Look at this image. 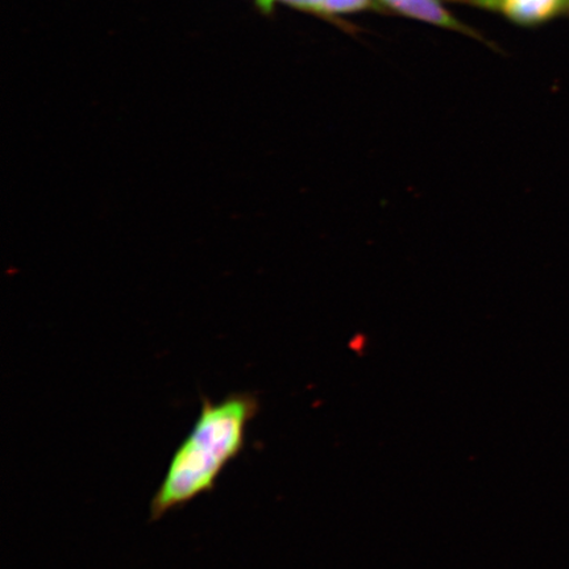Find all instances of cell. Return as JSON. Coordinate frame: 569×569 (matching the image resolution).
I'll use <instances>...</instances> for the list:
<instances>
[{"instance_id": "cell-1", "label": "cell", "mask_w": 569, "mask_h": 569, "mask_svg": "<svg viewBox=\"0 0 569 569\" xmlns=\"http://www.w3.org/2000/svg\"><path fill=\"white\" fill-rule=\"evenodd\" d=\"M259 410L251 391H234L219 402L203 398L193 429L177 447L153 495L152 522L216 489L219 476L243 452L248 426Z\"/></svg>"}, {"instance_id": "cell-2", "label": "cell", "mask_w": 569, "mask_h": 569, "mask_svg": "<svg viewBox=\"0 0 569 569\" xmlns=\"http://www.w3.org/2000/svg\"><path fill=\"white\" fill-rule=\"evenodd\" d=\"M450 2L500 13L511 23L528 28L550 23L568 12V0H450Z\"/></svg>"}, {"instance_id": "cell-3", "label": "cell", "mask_w": 569, "mask_h": 569, "mask_svg": "<svg viewBox=\"0 0 569 569\" xmlns=\"http://www.w3.org/2000/svg\"><path fill=\"white\" fill-rule=\"evenodd\" d=\"M390 11L401 13L403 17L423 21V23L446 28V30L457 31L459 33L483 40L481 36L473 31L471 27L461 23V21L448 11L442 0H376Z\"/></svg>"}, {"instance_id": "cell-4", "label": "cell", "mask_w": 569, "mask_h": 569, "mask_svg": "<svg viewBox=\"0 0 569 569\" xmlns=\"http://www.w3.org/2000/svg\"><path fill=\"white\" fill-rule=\"evenodd\" d=\"M376 9L375 0H323L320 17L345 16Z\"/></svg>"}, {"instance_id": "cell-5", "label": "cell", "mask_w": 569, "mask_h": 569, "mask_svg": "<svg viewBox=\"0 0 569 569\" xmlns=\"http://www.w3.org/2000/svg\"><path fill=\"white\" fill-rule=\"evenodd\" d=\"M276 3L287 4L293 7V9L303 12L316 13L320 17V10H322L323 0H272Z\"/></svg>"}, {"instance_id": "cell-6", "label": "cell", "mask_w": 569, "mask_h": 569, "mask_svg": "<svg viewBox=\"0 0 569 569\" xmlns=\"http://www.w3.org/2000/svg\"><path fill=\"white\" fill-rule=\"evenodd\" d=\"M256 4H258L259 9L264 13H270L273 11L274 3L272 0H254Z\"/></svg>"}, {"instance_id": "cell-7", "label": "cell", "mask_w": 569, "mask_h": 569, "mask_svg": "<svg viewBox=\"0 0 569 569\" xmlns=\"http://www.w3.org/2000/svg\"><path fill=\"white\" fill-rule=\"evenodd\" d=\"M568 13H569V0H568Z\"/></svg>"}]
</instances>
